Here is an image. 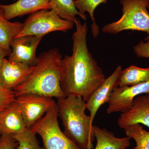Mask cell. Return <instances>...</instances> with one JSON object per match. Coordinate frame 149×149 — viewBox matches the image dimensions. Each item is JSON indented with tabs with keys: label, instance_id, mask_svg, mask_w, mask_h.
I'll use <instances>...</instances> for the list:
<instances>
[{
	"label": "cell",
	"instance_id": "obj_7",
	"mask_svg": "<svg viewBox=\"0 0 149 149\" xmlns=\"http://www.w3.org/2000/svg\"><path fill=\"white\" fill-rule=\"evenodd\" d=\"M18 104L26 128H31L56 103L53 98L33 94L17 96Z\"/></svg>",
	"mask_w": 149,
	"mask_h": 149
},
{
	"label": "cell",
	"instance_id": "obj_8",
	"mask_svg": "<svg viewBox=\"0 0 149 149\" xmlns=\"http://www.w3.org/2000/svg\"><path fill=\"white\" fill-rule=\"evenodd\" d=\"M43 37L33 35L15 37L10 45L11 52L8 60L29 66H35L38 61L37 47Z\"/></svg>",
	"mask_w": 149,
	"mask_h": 149
},
{
	"label": "cell",
	"instance_id": "obj_21",
	"mask_svg": "<svg viewBox=\"0 0 149 149\" xmlns=\"http://www.w3.org/2000/svg\"><path fill=\"white\" fill-rule=\"evenodd\" d=\"M36 134L30 128H26L22 133L13 136L18 143L16 149H44L39 145Z\"/></svg>",
	"mask_w": 149,
	"mask_h": 149
},
{
	"label": "cell",
	"instance_id": "obj_15",
	"mask_svg": "<svg viewBox=\"0 0 149 149\" xmlns=\"http://www.w3.org/2000/svg\"><path fill=\"white\" fill-rule=\"evenodd\" d=\"M94 126V135L97 141L95 149H126L130 146V139L128 136L117 138L104 128Z\"/></svg>",
	"mask_w": 149,
	"mask_h": 149
},
{
	"label": "cell",
	"instance_id": "obj_25",
	"mask_svg": "<svg viewBox=\"0 0 149 149\" xmlns=\"http://www.w3.org/2000/svg\"><path fill=\"white\" fill-rule=\"evenodd\" d=\"M10 54L6 51L3 48L0 46V69L2 65L3 61L6 56L9 55Z\"/></svg>",
	"mask_w": 149,
	"mask_h": 149
},
{
	"label": "cell",
	"instance_id": "obj_24",
	"mask_svg": "<svg viewBox=\"0 0 149 149\" xmlns=\"http://www.w3.org/2000/svg\"><path fill=\"white\" fill-rule=\"evenodd\" d=\"M18 143L11 136L1 134L0 149H16Z\"/></svg>",
	"mask_w": 149,
	"mask_h": 149
},
{
	"label": "cell",
	"instance_id": "obj_4",
	"mask_svg": "<svg viewBox=\"0 0 149 149\" xmlns=\"http://www.w3.org/2000/svg\"><path fill=\"white\" fill-rule=\"evenodd\" d=\"M122 15L117 21L104 25L102 31L106 34H116L133 30L145 32L148 36L144 41H149V13L147 0H120Z\"/></svg>",
	"mask_w": 149,
	"mask_h": 149
},
{
	"label": "cell",
	"instance_id": "obj_23",
	"mask_svg": "<svg viewBox=\"0 0 149 149\" xmlns=\"http://www.w3.org/2000/svg\"><path fill=\"white\" fill-rule=\"evenodd\" d=\"M144 42V40H141L136 45L133 47V51L138 57L149 58V41Z\"/></svg>",
	"mask_w": 149,
	"mask_h": 149
},
{
	"label": "cell",
	"instance_id": "obj_5",
	"mask_svg": "<svg viewBox=\"0 0 149 149\" xmlns=\"http://www.w3.org/2000/svg\"><path fill=\"white\" fill-rule=\"evenodd\" d=\"M56 102L38 122L30 128L41 137L44 149H82L62 132L58 121Z\"/></svg>",
	"mask_w": 149,
	"mask_h": 149
},
{
	"label": "cell",
	"instance_id": "obj_1",
	"mask_svg": "<svg viewBox=\"0 0 149 149\" xmlns=\"http://www.w3.org/2000/svg\"><path fill=\"white\" fill-rule=\"evenodd\" d=\"M74 24L72 55H65L61 59V85L66 96H80L86 102L105 77L88 50L87 23L82 24L77 19Z\"/></svg>",
	"mask_w": 149,
	"mask_h": 149
},
{
	"label": "cell",
	"instance_id": "obj_20",
	"mask_svg": "<svg viewBox=\"0 0 149 149\" xmlns=\"http://www.w3.org/2000/svg\"><path fill=\"white\" fill-rule=\"evenodd\" d=\"M124 131L126 136L136 142V146L133 149H149V132L144 130L141 124L130 125Z\"/></svg>",
	"mask_w": 149,
	"mask_h": 149
},
{
	"label": "cell",
	"instance_id": "obj_10",
	"mask_svg": "<svg viewBox=\"0 0 149 149\" xmlns=\"http://www.w3.org/2000/svg\"><path fill=\"white\" fill-rule=\"evenodd\" d=\"M122 70L121 65L118 66L113 72L96 88L86 102L87 109L90 111L92 122L99 109L106 103H108L112 93L115 88L118 87V80Z\"/></svg>",
	"mask_w": 149,
	"mask_h": 149
},
{
	"label": "cell",
	"instance_id": "obj_22",
	"mask_svg": "<svg viewBox=\"0 0 149 149\" xmlns=\"http://www.w3.org/2000/svg\"><path fill=\"white\" fill-rule=\"evenodd\" d=\"M16 100L14 91L0 85V112L6 108Z\"/></svg>",
	"mask_w": 149,
	"mask_h": 149
},
{
	"label": "cell",
	"instance_id": "obj_17",
	"mask_svg": "<svg viewBox=\"0 0 149 149\" xmlns=\"http://www.w3.org/2000/svg\"><path fill=\"white\" fill-rule=\"evenodd\" d=\"M149 81V68H141L131 65L121 71L118 87L132 86Z\"/></svg>",
	"mask_w": 149,
	"mask_h": 149
},
{
	"label": "cell",
	"instance_id": "obj_26",
	"mask_svg": "<svg viewBox=\"0 0 149 149\" xmlns=\"http://www.w3.org/2000/svg\"><path fill=\"white\" fill-rule=\"evenodd\" d=\"M147 8L149 9V0H147Z\"/></svg>",
	"mask_w": 149,
	"mask_h": 149
},
{
	"label": "cell",
	"instance_id": "obj_3",
	"mask_svg": "<svg viewBox=\"0 0 149 149\" xmlns=\"http://www.w3.org/2000/svg\"><path fill=\"white\" fill-rule=\"evenodd\" d=\"M56 104L65 136L82 149H93L94 126L85 113L86 102L80 96L68 95L57 99Z\"/></svg>",
	"mask_w": 149,
	"mask_h": 149
},
{
	"label": "cell",
	"instance_id": "obj_16",
	"mask_svg": "<svg viewBox=\"0 0 149 149\" xmlns=\"http://www.w3.org/2000/svg\"><path fill=\"white\" fill-rule=\"evenodd\" d=\"M24 23L10 22L6 19L3 10L0 7V46L10 54L12 41L20 33Z\"/></svg>",
	"mask_w": 149,
	"mask_h": 149
},
{
	"label": "cell",
	"instance_id": "obj_6",
	"mask_svg": "<svg viewBox=\"0 0 149 149\" xmlns=\"http://www.w3.org/2000/svg\"><path fill=\"white\" fill-rule=\"evenodd\" d=\"M74 24L60 17L53 10H42L27 17L24 21L23 29L15 37L28 35L43 37L55 31L66 32L72 29Z\"/></svg>",
	"mask_w": 149,
	"mask_h": 149
},
{
	"label": "cell",
	"instance_id": "obj_18",
	"mask_svg": "<svg viewBox=\"0 0 149 149\" xmlns=\"http://www.w3.org/2000/svg\"><path fill=\"white\" fill-rule=\"evenodd\" d=\"M51 9L53 10L60 17L74 24L77 20L76 16H80L84 20L87 17L82 15L75 7L74 0H49Z\"/></svg>",
	"mask_w": 149,
	"mask_h": 149
},
{
	"label": "cell",
	"instance_id": "obj_14",
	"mask_svg": "<svg viewBox=\"0 0 149 149\" xmlns=\"http://www.w3.org/2000/svg\"><path fill=\"white\" fill-rule=\"evenodd\" d=\"M5 18L9 20L12 19L32 14L44 9H51L49 0H17L9 5L0 4Z\"/></svg>",
	"mask_w": 149,
	"mask_h": 149
},
{
	"label": "cell",
	"instance_id": "obj_13",
	"mask_svg": "<svg viewBox=\"0 0 149 149\" xmlns=\"http://www.w3.org/2000/svg\"><path fill=\"white\" fill-rule=\"evenodd\" d=\"M26 128L20 108L16 100L0 112L1 134L13 137L22 133Z\"/></svg>",
	"mask_w": 149,
	"mask_h": 149
},
{
	"label": "cell",
	"instance_id": "obj_2",
	"mask_svg": "<svg viewBox=\"0 0 149 149\" xmlns=\"http://www.w3.org/2000/svg\"><path fill=\"white\" fill-rule=\"evenodd\" d=\"M62 58V56L56 48L40 54L37 64L29 78L14 89L16 97L27 94L57 100L66 97L61 85Z\"/></svg>",
	"mask_w": 149,
	"mask_h": 149
},
{
	"label": "cell",
	"instance_id": "obj_19",
	"mask_svg": "<svg viewBox=\"0 0 149 149\" xmlns=\"http://www.w3.org/2000/svg\"><path fill=\"white\" fill-rule=\"evenodd\" d=\"M107 2V0H74L75 7L82 15L87 17L85 12L88 13L90 15L93 22L91 30L94 37H97L100 32L99 26L95 22L94 11L100 5L106 3Z\"/></svg>",
	"mask_w": 149,
	"mask_h": 149
},
{
	"label": "cell",
	"instance_id": "obj_12",
	"mask_svg": "<svg viewBox=\"0 0 149 149\" xmlns=\"http://www.w3.org/2000/svg\"><path fill=\"white\" fill-rule=\"evenodd\" d=\"M117 123L124 130L130 125L138 123L149 128V94L136 97L130 108L121 113Z\"/></svg>",
	"mask_w": 149,
	"mask_h": 149
},
{
	"label": "cell",
	"instance_id": "obj_9",
	"mask_svg": "<svg viewBox=\"0 0 149 149\" xmlns=\"http://www.w3.org/2000/svg\"><path fill=\"white\" fill-rule=\"evenodd\" d=\"M143 94H149V81L132 86L116 87L112 93L107 113L126 111L132 106L134 99Z\"/></svg>",
	"mask_w": 149,
	"mask_h": 149
},
{
	"label": "cell",
	"instance_id": "obj_27",
	"mask_svg": "<svg viewBox=\"0 0 149 149\" xmlns=\"http://www.w3.org/2000/svg\"><path fill=\"white\" fill-rule=\"evenodd\" d=\"M1 132H0V136H1Z\"/></svg>",
	"mask_w": 149,
	"mask_h": 149
},
{
	"label": "cell",
	"instance_id": "obj_11",
	"mask_svg": "<svg viewBox=\"0 0 149 149\" xmlns=\"http://www.w3.org/2000/svg\"><path fill=\"white\" fill-rule=\"evenodd\" d=\"M35 68L5 58L0 69V85L13 91L29 78Z\"/></svg>",
	"mask_w": 149,
	"mask_h": 149
}]
</instances>
